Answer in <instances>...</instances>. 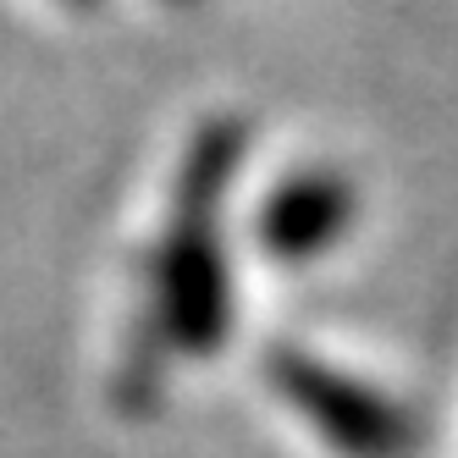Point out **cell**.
Instances as JSON below:
<instances>
[{"label": "cell", "instance_id": "obj_1", "mask_svg": "<svg viewBox=\"0 0 458 458\" xmlns=\"http://www.w3.org/2000/svg\"><path fill=\"white\" fill-rule=\"evenodd\" d=\"M337 216H343L337 193L310 188L304 199H293V210H276V243H320Z\"/></svg>", "mask_w": 458, "mask_h": 458}]
</instances>
